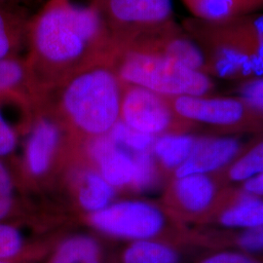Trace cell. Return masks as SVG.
<instances>
[{"instance_id": "cell-26", "label": "cell", "mask_w": 263, "mask_h": 263, "mask_svg": "<svg viewBox=\"0 0 263 263\" xmlns=\"http://www.w3.org/2000/svg\"><path fill=\"white\" fill-rule=\"evenodd\" d=\"M237 92L247 104L263 115V76L245 80Z\"/></svg>"}, {"instance_id": "cell-5", "label": "cell", "mask_w": 263, "mask_h": 263, "mask_svg": "<svg viewBox=\"0 0 263 263\" xmlns=\"http://www.w3.org/2000/svg\"><path fill=\"white\" fill-rule=\"evenodd\" d=\"M86 219L89 226L104 235L133 242L160 240L176 218L166 209L151 202L123 200L87 215Z\"/></svg>"}, {"instance_id": "cell-8", "label": "cell", "mask_w": 263, "mask_h": 263, "mask_svg": "<svg viewBox=\"0 0 263 263\" xmlns=\"http://www.w3.org/2000/svg\"><path fill=\"white\" fill-rule=\"evenodd\" d=\"M174 111L193 124H207L223 129H256L262 126L263 115L240 97L181 96L169 98Z\"/></svg>"}, {"instance_id": "cell-9", "label": "cell", "mask_w": 263, "mask_h": 263, "mask_svg": "<svg viewBox=\"0 0 263 263\" xmlns=\"http://www.w3.org/2000/svg\"><path fill=\"white\" fill-rule=\"evenodd\" d=\"M218 180L212 175L173 179L165 195L166 210L176 219L209 220L226 192L219 190Z\"/></svg>"}, {"instance_id": "cell-20", "label": "cell", "mask_w": 263, "mask_h": 263, "mask_svg": "<svg viewBox=\"0 0 263 263\" xmlns=\"http://www.w3.org/2000/svg\"><path fill=\"white\" fill-rule=\"evenodd\" d=\"M179 253L160 240L133 241L121 254V263H179Z\"/></svg>"}, {"instance_id": "cell-21", "label": "cell", "mask_w": 263, "mask_h": 263, "mask_svg": "<svg viewBox=\"0 0 263 263\" xmlns=\"http://www.w3.org/2000/svg\"><path fill=\"white\" fill-rule=\"evenodd\" d=\"M263 174V139L254 146L238 155L226 169L220 171L219 180L245 182Z\"/></svg>"}, {"instance_id": "cell-27", "label": "cell", "mask_w": 263, "mask_h": 263, "mask_svg": "<svg viewBox=\"0 0 263 263\" xmlns=\"http://www.w3.org/2000/svg\"><path fill=\"white\" fill-rule=\"evenodd\" d=\"M237 244L247 252L263 251V226L245 230L237 238Z\"/></svg>"}, {"instance_id": "cell-12", "label": "cell", "mask_w": 263, "mask_h": 263, "mask_svg": "<svg viewBox=\"0 0 263 263\" xmlns=\"http://www.w3.org/2000/svg\"><path fill=\"white\" fill-rule=\"evenodd\" d=\"M241 143L235 138L201 137L186 161L173 173L174 179L190 175L219 173L240 154Z\"/></svg>"}, {"instance_id": "cell-25", "label": "cell", "mask_w": 263, "mask_h": 263, "mask_svg": "<svg viewBox=\"0 0 263 263\" xmlns=\"http://www.w3.org/2000/svg\"><path fill=\"white\" fill-rule=\"evenodd\" d=\"M16 209L15 180L4 160L0 159V221H8Z\"/></svg>"}, {"instance_id": "cell-18", "label": "cell", "mask_w": 263, "mask_h": 263, "mask_svg": "<svg viewBox=\"0 0 263 263\" xmlns=\"http://www.w3.org/2000/svg\"><path fill=\"white\" fill-rule=\"evenodd\" d=\"M197 137L186 133H171L156 137L151 152L160 169L174 173L191 154Z\"/></svg>"}, {"instance_id": "cell-7", "label": "cell", "mask_w": 263, "mask_h": 263, "mask_svg": "<svg viewBox=\"0 0 263 263\" xmlns=\"http://www.w3.org/2000/svg\"><path fill=\"white\" fill-rule=\"evenodd\" d=\"M116 48L173 21L172 0H97Z\"/></svg>"}, {"instance_id": "cell-28", "label": "cell", "mask_w": 263, "mask_h": 263, "mask_svg": "<svg viewBox=\"0 0 263 263\" xmlns=\"http://www.w3.org/2000/svg\"><path fill=\"white\" fill-rule=\"evenodd\" d=\"M200 263H262L248 254L235 252H222L210 255Z\"/></svg>"}, {"instance_id": "cell-3", "label": "cell", "mask_w": 263, "mask_h": 263, "mask_svg": "<svg viewBox=\"0 0 263 263\" xmlns=\"http://www.w3.org/2000/svg\"><path fill=\"white\" fill-rule=\"evenodd\" d=\"M182 27L199 48L207 76L245 80L263 76V12L221 21L191 18Z\"/></svg>"}, {"instance_id": "cell-23", "label": "cell", "mask_w": 263, "mask_h": 263, "mask_svg": "<svg viewBox=\"0 0 263 263\" xmlns=\"http://www.w3.org/2000/svg\"><path fill=\"white\" fill-rule=\"evenodd\" d=\"M108 135L118 145L132 153L151 151L156 139V137L132 129L122 121L116 123Z\"/></svg>"}, {"instance_id": "cell-17", "label": "cell", "mask_w": 263, "mask_h": 263, "mask_svg": "<svg viewBox=\"0 0 263 263\" xmlns=\"http://www.w3.org/2000/svg\"><path fill=\"white\" fill-rule=\"evenodd\" d=\"M24 95L37 102L40 91L28 61L8 57L0 60V98Z\"/></svg>"}, {"instance_id": "cell-13", "label": "cell", "mask_w": 263, "mask_h": 263, "mask_svg": "<svg viewBox=\"0 0 263 263\" xmlns=\"http://www.w3.org/2000/svg\"><path fill=\"white\" fill-rule=\"evenodd\" d=\"M209 220L245 230L263 226V199L241 192H226ZM208 220V221H209Z\"/></svg>"}, {"instance_id": "cell-6", "label": "cell", "mask_w": 263, "mask_h": 263, "mask_svg": "<svg viewBox=\"0 0 263 263\" xmlns=\"http://www.w3.org/2000/svg\"><path fill=\"white\" fill-rule=\"evenodd\" d=\"M120 121L136 131L153 137L186 133L195 125L174 111L169 98L129 84H124L123 88Z\"/></svg>"}, {"instance_id": "cell-16", "label": "cell", "mask_w": 263, "mask_h": 263, "mask_svg": "<svg viewBox=\"0 0 263 263\" xmlns=\"http://www.w3.org/2000/svg\"><path fill=\"white\" fill-rule=\"evenodd\" d=\"M194 19L221 21L263 12V0H181Z\"/></svg>"}, {"instance_id": "cell-10", "label": "cell", "mask_w": 263, "mask_h": 263, "mask_svg": "<svg viewBox=\"0 0 263 263\" xmlns=\"http://www.w3.org/2000/svg\"><path fill=\"white\" fill-rule=\"evenodd\" d=\"M28 128L24 153V169L28 179L42 180L52 172L67 134L56 117L36 105Z\"/></svg>"}, {"instance_id": "cell-30", "label": "cell", "mask_w": 263, "mask_h": 263, "mask_svg": "<svg viewBox=\"0 0 263 263\" xmlns=\"http://www.w3.org/2000/svg\"><path fill=\"white\" fill-rule=\"evenodd\" d=\"M242 191L257 197H263V174L243 182Z\"/></svg>"}, {"instance_id": "cell-1", "label": "cell", "mask_w": 263, "mask_h": 263, "mask_svg": "<svg viewBox=\"0 0 263 263\" xmlns=\"http://www.w3.org/2000/svg\"><path fill=\"white\" fill-rule=\"evenodd\" d=\"M115 50L97 0H48L30 24L27 61L41 95Z\"/></svg>"}, {"instance_id": "cell-4", "label": "cell", "mask_w": 263, "mask_h": 263, "mask_svg": "<svg viewBox=\"0 0 263 263\" xmlns=\"http://www.w3.org/2000/svg\"><path fill=\"white\" fill-rule=\"evenodd\" d=\"M111 63L124 84L146 88L166 98L205 96L215 87L211 76L179 62L133 48H116Z\"/></svg>"}, {"instance_id": "cell-24", "label": "cell", "mask_w": 263, "mask_h": 263, "mask_svg": "<svg viewBox=\"0 0 263 263\" xmlns=\"http://www.w3.org/2000/svg\"><path fill=\"white\" fill-rule=\"evenodd\" d=\"M7 96L0 98V159L2 160L10 158L19 145V128L11 121L5 108Z\"/></svg>"}, {"instance_id": "cell-15", "label": "cell", "mask_w": 263, "mask_h": 263, "mask_svg": "<svg viewBox=\"0 0 263 263\" xmlns=\"http://www.w3.org/2000/svg\"><path fill=\"white\" fill-rule=\"evenodd\" d=\"M47 263H104L103 247L90 234L66 236L50 251Z\"/></svg>"}, {"instance_id": "cell-2", "label": "cell", "mask_w": 263, "mask_h": 263, "mask_svg": "<svg viewBox=\"0 0 263 263\" xmlns=\"http://www.w3.org/2000/svg\"><path fill=\"white\" fill-rule=\"evenodd\" d=\"M123 88L108 59L85 66L48 88L37 104L53 114L67 134L89 141L107 135L120 121Z\"/></svg>"}, {"instance_id": "cell-19", "label": "cell", "mask_w": 263, "mask_h": 263, "mask_svg": "<svg viewBox=\"0 0 263 263\" xmlns=\"http://www.w3.org/2000/svg\"><path fill=\"white\" fill-rule=\"evenodd\" d=\"M44 244H29L19 226L0 221V260H22L29 262L48 252Z\"/></svg>"}, {"instance_id": "cell-11", "label": "cell", "mask_w": 263, "mask_h": 263, "mask_svg": "<svg viewBox=\"0 0 263 263\" xmlns=\"http://www.w3.org/2000/svg\"><path fill=\"white\" fill-rule=\"evenodd\" d=\"M86 155L112 187H131L136 169L134 153L118 145L108 134L87 141Z\"/></svg>"}, {"instance_id": "cell-29", "label": "cell", "mask_w": 263, "mask_h": 263, "mask_svg": "<svg viewBox=\"0 0 263 263\" xmlns=\"http://www.w3.org/2000/svg\"><path fill=\"white\" fill-rule=\"evenodd\" d=\"M14 43V35L11 32L6 20L0 14V60L10 57Z\"/></svg>"}, {"instance_id": "cell-22", "label": "cell", "mask_w": 263, "mask_h": 263, "mask_svg": "<svg viewBox=\"0 0 263 263\" xmlns=\"http://www.w3.org/2000/svg\"><path fill=\"white\" fill-rule=\"evenodd\" d=\"M135 177L130 189L142 192L154 187L159 181L160 167L151 151L134 153Z\"/></svg>"}, {"instance_id": "cell-31", "label": "cell", "mask_w": 263, "mask_h": 263, "mask_svg": "<svg viewBox=\"0 0 263 263\" xmlns=\"http://www.w3.org/2000/svg\"><path fill=\"white\" fill-rule=\"evenodd\" d=\"M0 263H29L28 261H22V260H0Z\"/></svg>"}, {"instance_id": "cell-14", "label": "cell", "mask_w": 263, "mask_h": 263, "mask_svg": "<svg viewBox=\"0 0 263 263\" xmlns=\"http://www.w3.org/2000/svg\"><path fill=\"white\" fill-rule=\"evenodd\" d=\"M72 185L76 204L87 215L108 207L116 195V189L93 167L76 171Z\"/></svg>"}]
</instances>
